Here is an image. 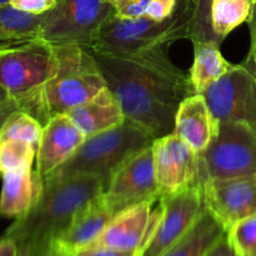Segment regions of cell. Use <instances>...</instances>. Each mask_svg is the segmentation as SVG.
<instances>
[{
	"instance_id": "obj_26",
	"label": "cell",
	"mask_w": 256,
	"mask_h": 256,
	"mask_svg": "<svg viewBox=\"0 0 256 256\" xmlns=\"http://www.w3.org/2000/svg\"><path fill=\"white\" fill-rule=\"evenodd\" d=\"M214 0H189L192 8V22L189 28V40L195 42H214L222 44V40L214 32L212 22V8Z\"/></svg>"
},
{
	"instance_id": "obj_21",
	"label": "cell",
	"mask_w": 256,
	"mask_h": 256,
	"mask_svg": "<svg viewBox=\"0 0 256 256\" xmlns=\"http://www.w3.org/2000/svg\"><path fill=\"white\" fill-rule=\"evenodd\" d=\"M226 234L216 218L205 208L194 226L162 256H205L210 248Z\"/></svg>"
},
{
	"instance_id": "obj_37",
	"label": "cell",
	"mask_w": 256,
	"mask_h": 256,
	"mask_svg": "<svg viewBox=\"0 0 256 256\" xmlns=\"http://www.w3.org/2000/svg\"><path fill=\"white\" fill-rule=\"evenodd\" d=\"M9 98H10V96H9V94H8V92H5L4 88L0 86V102H5V100L9 99Z\"/></svg>"
},
{
	"instance_id": "obj_13",
	"label": "cell",
	"mask_w": 256,
	"mask_h": 256,
	"mask_svg": "<svg viewBox=\"0 0 256 256\" xmlns=\"http://www.w3.org/2000/svg\"><path fill=\"white\" fill-rule=\"evenodd\" d=\"M205 208L228 230L256 214V176L206 180L202 184Z\"/></svg>"
},
{
	"instance_id": "obj_1",
	"label": "cell",
	"mask_w": 256,
	"mask_h": 256,
	"mask_svg": "<svg viewBox=\"0 0 256 256\" xmlns=\"http://www.w3.org/2000/svg\"><path fill=\"white\" fill-rule=\"evenodd\" d=\"M88 52L99 64L108 89L119 100L126 119L142 128L154 140L174 132L180 104L196 92L189 72L172 62L168 49Z\"/></svg>"
},
{
	"instance_id": "obj_39",
	"label": "cell",
	"mask_w": 256,
	"mask_h": 256,
	"mask_svg": "<svg viewBox=\"0 0 256 256\" xmlns=\"http://www.w3.org/2000/svg\"><path fill=\"white\" fill-rule=\"evenodd\" d=\"M10 2V0H0V8L4 6V5H8Z\"/></svg>"
},
{
	"instance_id": "obj_25",
	"label": "cell",
	"mask_w": 256,
	"mask_h": 256,
	"mask_svg": "<svg viewBox=\"0 0 256 256\" xmlns=\"http://www.w3.org/2000/svg\"><path fill=\"white\" fill-rule=\"evenodd\" d=\"M36 148L22 140L0 142V174L32 170Z\"/></svg>"
},
{
	"instance_id": "obj_18",
	"label": "cell",
	"mask_w": 256,
	"mask_h": 256,
	"mask_svg": "<svg viewBox=\"0 0 256 256\" xmlns=\"http://www.w3.org/2000/svg\"><path fill=\"white\" fill-rule=\"evenodd\" d=\"M65 115H68L85 138L112 129L126 119L119 100L108 86Z\"/></svg>"
},
{
	"instance_id": "obj_42",
	"label": "cell",
	"mask_w": 256,
	"mask_h": 256,
	"mask_svg": "<svg viewBox=\"0 0 256 256\" xmlns=\"http://www.w3.org/2000/svg\"><path fill=\"white\" fill-rule=\"evenodd\" d=\"M238 256H239V255H238Z\"/></svg>"
},
{
	"instance_id": "obj_36",
	"label": "cell",
	"mask_w": 256,
	"mask_h": 256,
	"mask_svg": "<svg viewBox=\"0 0 256 256\" xmlns=\"http://www.w3.org/2000/svg\"><path fill=\"white\" fill-rule=\"evenodd\" d=\"M26 44H30V42H0V56H4L9 52H15V50L20 49Z\"/></svg>"
},
{
	"instance_id": "obj_41",
	"label": "cell",
	"mask_w": 256,
	"mask_h": 256,
	"mask_svg": "<svg viewBox=\"0 0 256 256\" xmlns=\"http://www.w3.org/2000/svg\"><path fill=\"white\" fill-rule=\"evenodd\" d=\"M106 2H112V4H114V2H116V0H106Z\"/></svg>"
},
{
	"instance_id": "obj_14",
	"label": "cell",
	"mask_w": 256,
	"mask_h": 256,
	"mask_svg": "<svg viewBox=\"0 0 256 256\" xmlns=\"http://www.w3.org/2000/svg\"><path fill=\"white\" fill-rule=\"evenodd\" d=\"M116 214L102 194L99 195L80 210L68 229L52 242L50 254L72 256L86 249L99 238Z\"/></svg>"
},
{
	"instance_id": "obj_33",
	"label": "cell",
	"mask_w": 256,
	"mask_h": 256,
	"mask_svg": "<svg viewBox=\"0 0 256 256\" xmlns=\"http://www.w3.org/2000/svg\"><path fill=\"white\" fill-rule=\"evenodd\" d=\"M135 252H124L118 250L105 249V248H89L79 252L72 256H135Z\"/></svg>"
},
{
	"instance_id": "obj_4",
	"label": "cell",
	"mask_w": 256,
	"mask_h": 256,
	"mask_svg": "<svg viewBox=\"0 0 256 256\" xmlns=\"http://www.w3.org/2000/svg\"><path fill=\"white\" fill-rule=\"evenodd\" d=\"M154 138L149 132L125 119L112 129L88 136L70 159L42 180L59 182L92 175L102 178L106 186L112 175L125 160L150 146Z\"/></svg>"
},
{
	"instance_id": "obj_29",
	"label": "cell",
	"mask_w": 256,
	"mask_h": 256,
	"mask_svg": "<svg viewBox=\"0 0 256 256\" xmlns=\"http://www.w3.org/2000/svg\"><path fill=\"white\" fill-rule=\"evenodd\" d=\"M176 2L178 0H152L145 15L149 16L150 19L162 22L174 12L175 8H176Z\"/></svg>"
},
{
	"instance_id": "obj_6",
	"label": "cell",
	"mask_w": 256,
	"mask_h": 256,
	"mask_svg": "<svg viewBox=\"0 0 256 256\" xmlns=\"http://www.w3.org/2000/svg\"><path fill=\"white\" fill-rule=\"evenodd\" d=\"M115 12L106 0H55L42 14L40 40L50 45H78L90 49L100 29Z\"/></svg>"
},
{
	"instance_id": "obj_35",
	"label": "cell",
	"mask_w": 256,
	"mask_h": 256,
	"mask_svg": "<svg viewBox=\"0 0 256 256\" xmlns=\"http://www.w3.org/2000/svg\"><path fill=\"white\" fill-rule=\"evenodd\" d=\"M0 256H19L16 242L10 238H0Z\"/></svg>"
},
{
	"instance_id": "obj_24",
	"label": "cell",
	"mask_w": 256,
	"mask_h": 256,
	"mask_svg": "<svg viewBox=\"0 0 256 256\" xmlns=\"http://www.w3.org/2000/svg\"><path fill=\"white\" fill-rule=\"evenodd\" d=\"M42 125L35 118L22 110H15L0 130V142L22 140L38 148L42 138Z\"/></svg>"
},
{
	"instance_id": "obj_12",
	"label": "cell",
	"mask_w": 256,
	"mask_h": 256,
	"mask_svg": "<svg viewBox=\"0 0 256 256\" xmlns=\"http://www.w3.org/2000/svg\"><path fill=\"white\" fill-rule=\"evenodd\" d=\"M102 196L115 212L140 202L160 200L152 145L130 156L115 170Z\"/></svg>"
},
{
	"instance_id": "obj_34",
	"label": "cell",
	"mask_w": 256,
	"mask_h": 256,
	"mask_svg": "<svg viewBox=\"0 0 256 256\" xmlns=\"http://www.w3.org/2000/svg\"><path fill=\"white\" fill-rule=\"evenodd\" d=\"M15 110H19V106H18V102H15V99L12 98H9L5 102H0V130H2V125L6 122L8 118L15 112Z\"/></svg>"
},
{
	"instance_id": "obj_3",
	"label": "cell",
	"mask_w": 256,
	"mask_h": 256,
	"mask_svg": "<svg viewBox=\"0 0 256 256\" xmlns=\"http://www.w3.org/2000/svg\"><path fill=\"white\" fill-rule=\"evenodd\" d=\"M56 69L35 92L15 99L19 110L44 126L56 115L69 112L106 88L99 64L92 52L78 45H52Z\"/></svg>"
},
{
	"instance_id": "obj_10",
	"label": "cell",
	"mask_w": 256,
	"mask_h": 256,
	"mask_svg": "<svg viewBox=\"0 0 256 256\" xmlns=\"http://www.w3.org/2000/svg\"><path fill=\"white\" fill-rule=\"evenodd\" d=\"M56 69L54 46L38 40L0 56V86L12 99L42 88Z\"/></svg>"
},
{
	"instance_id": "obj_38",
	"label": "cell",
	"mask_w": 256,
	"mask_h": 256,
	"mask_svg": "<svg viewBox=\"0 0 256 256\" xmlns=\"http://www.w3.org/2000/svg\"><path fill=\"white\" fill-rule=\"evenodd\" d=\"M252 14L250 16H256V0H252Z\"/></svg>"
},
{
	"instance_id": "obj_27",
	"label": "cell",
	"mask_w": 256,
	"mask_h": 256,
	"mask_svg": "<svg viewBox=\"0 0 256 256\" xmlns=\"http://www.w3.org/2000/svg\"><path fill=\"white\" fill-rule=\"evenodd\" d=\"M226 234L238 255L256 256V214L238 222Z\"/></svg>"
},
{
	"instance_id": "obj_30",
	"label": "cell",
	"mask_w": 256,
	"mask_h": 256,
	"mask_svg": "<svg viewBox=\"0 0 256 256\" xmlns=\"http://www.w3.org/2000/svg\"><path fill=\"white\" fill-rule=\"evenodd\" d=\"M9 4L15 9L22 12H32V14H44L54 6L55 0H10Z\"/></svg>"
},
{
	"instance_id": "obj_15",
	"label": "cell",
	"mask_w": 256,
	"mask_h": 256,
	"mask_svg": "<svg viewBox=\"0 0 256 256\" xmlns=\"http://www.w3.org/2000/svg\"><path fill=\"white\" fill-rule=\"evenodd\" d=\"M86 139L68 115H56L42 128L36 148V172L45 178L74 155Z\"/></svg>"
},
{
	"instance_id": "obj_31",
	"label": "cell",
	"mask_w": 256,
	"mask_h": 256,
	"mask_svg": "<svg viewBox=\"0 0 256 256\" xmlns=\"http://www.w3.org/2000/svg\"><path fill=\"white\" fill-rule=\"evenodd\" d=\"M248 24L250 32V48L246 58L242 64L256 78V16H250Z\"/></svg>"
},
{
	"instance_id": "obj_9",
	"label": "cell",
	"mask_w": 256,
	"mask_h": 256,
	"mask_svg": "<svg viewBox=\"0 0 256 256\" xmlns=\"http://www.w3.org/2000/svg\"><path fill=\"white\" fill-rule=\"evenodd\" d=\"M152 149L160 198L202 185L206 180L200 154L175 132L155 139Z\"/></svg>"
},
{
	"instance_id": "obj_19",
	"label": "cell",
	"mask_w": 256,
	"mask_h": 256,
	"mask_svg": "<svg viewBox=\"0 0 256 256\" xmlns=\"http://www.w3.org/2000/svg\"><path fill=\"white\" fill-rule=\"evenodd\" d=\"M42 185V178L36 170L2 174L0 215L18 219L29 212L39 198Z\"/></svg>"
},
{
	"instance_id": "obj_2",
	"label": "cell",
	"mask_w": 256,
	"mask_h": 256,
	"mask_svg": "<svg viewBox=\"0 0 256 256\" xmlns=\"http://www.w3.org/2000/svg\"><path fill=\"white\" fill-rule=\"evenodd\" d=\"M32 209L10 225L4 236L14 240L19 256L50 252L52 242L68 229L78 212L102 194V178L75 176L59 182H44Z\"/></svg>"
},
{
	"instance_id": "obj_11",
	"label": "cell",
	"mask_w": 256,
	"mask_h": 256,
	"mask_svg": "<svg viewBox=\"0 0 256 256\" xmlns=\"http://www.w3.org/2000/svg\"><path fill=\"white\" fill-rule=\"evenodd\" d=\"M219 122H238L256 135V78L235 64L202 94Z\"/></svg>"
},
{
	"instance_id": "obj_40",
	"label": "cell",
	"mask_w": 256,
	"mask_h": 256,
	"mask_svg": "<svg viewBox=\"0 0 256 256\" xmlns=\"http://www.w3.org/2000/svg\"><path fill=\"white\" fill-rule=\"evenodd\" d=\"M35 256H54V255H52L50 252H46V254H40V255H35Z\"/></svg>"
},
{
	"instance_id": "obj_8",
	"label": "cell",
	"mask_w": 256,
	"mask_h": 256,
	"mask_svg": "<svg viewBox=\"0 0 256 256\" xmlns=\"http://www.w3.org/2000/svg\"><path fill=\"white\" fill-rule=\"evenodd\" d=\"M200 156L206 180L256 176V135L242 122H220L216 136Z\"/></svg>"
},
{
	"instance_id": "obj_5",
	"label": "cell",
	"mask_w": 256,
	"mask_h": 256,
	"mask_svg": "<svg viewBox=\"0 0 256 256\" xmlns=\"http://www.w3.org/2000/svg\"><path fill=\"white\" fill-rule=\"evenodd\" d=\"M192 8L189 0H178L174 12L162 22L140 16L135 19L112 14L102 24L90 49L108 52H138L169 49L182 39H189Z\"/></svg>"
},
{
	"instance_id": "obj_16",
	"label": "cell",
	"mask_w": 256,
	"mask_h": 256,
	"mask_svg": "<svg viewBox=\"0 0 256 256\" xmlns=\"http://www.w3.org/2000/svg\"><path fill=\"white\" fill-rule=\"evenodd\" d=\"M152 202H144L118 212L99 238L86 249L105 248L136 254L149 229L152 215Z\"/></svg>"
},
{
	"instance_id": "obj_22",
	"label": "cell",
	"mask_w": 256,
	"mask_h": 256,
	"mask_svg": "<svg viewBox=\"0 0 256 256\" xmlns=\"http://www.w3.org/2000/svg\"><path fill=\"white\" fill-rule=\"evenodd\" d=\"M42 14L15 9L10 4L0 8V42H32L40 40Z\"/></svg>"
},
{
	"instance_id": "obj_32",
	"label": "cell",
	"mask_w": 256,
	"mask_h": 256,
	"mask_svg": "<svg viewBox=\"0 0 256 256\" xmlns=\"http://www.w3.org/2000/svg\"><path fill=\"white\" fill-rule=\"evenodd\" d=\"M205 256H238L234 246L230 242L228 234L222 235L212 248Z\"/></svg>"
},
{
	"instance_id": "obj_23",
	"label": "cell",
	"mask_w": 256,
	"mask_h": 256,
	"mask_svg": "<svg viewBox=\"0 0 256 256\" xmlns=\"http://www.w3.org/2000/svg\"><path fill=\"white\" fill-rule=\"evenodd\" d=\"M252 0H214L212 8V22L214 32L224 40L239 25L249 20Z\"/></svg>"
},
{
	"instance_id": "obj_17",
	"label": "cell",
	"mask_w": 256,
	"mask_h": 256,
	"mask_svg": "<svg viewBox=\"0 0 256 256\" xmlns=\"http://www.w3.org/2000/svg\"><path fill=\"white\" fill-rule=\"evenodd\" d=\"M220 122L212 114L202 94H194L182 102L175 116L174 132L195 152L202 155L219 132Z\"/></svg>"
},
{
	"instance_id": "obj_20",
	"label": "cell",
	"mask_w": 256,
	"mask_h": 256,
	"mask_svg": "<svg viewBox=\"0 0 256 256\" xmlns=\"http://www.w3.org/2000/svg\"><path fill=\"white\" fill-rule=\"evenodd\" d=\"M194 62L189 70L196 94H204L214 82L222 79L235 64L228 62L220 52V44L214 42H195Z\"/></svg>"
},
{
	"instance_id": "obj_28",
	"label": "cell",
	"mask_w": 256,
	"mask_h": 256,
	"mask_svg": "<svg viewBox=\"0 0 256 256\" xmlns=\"http://www.w3.org/2000/svg\"><path fill=\"white\" fill-rule=\"evenodd\" d=\"M150 2L152 0H116L114 2L115 14L126 19L145 16Z\"/></svg>"
},
{
	"instance_id": "obj_7",
	"label": "cell",
	"mask_w": 256,
	"mask_h": 256,
	"mask_svg": "<svg viewBox=\"0 0 256 256\" xmlns=\"http://www.w3.org/2000/svg\"><path fill=\"white\" fill-rule=\"evenodd\" d=\"M159 202L135 256H162L194 226L205 210L202 185L165 195Z\"/></svg>"
}]
</instances>
